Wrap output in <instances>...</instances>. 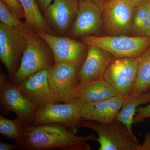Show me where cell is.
<instances>
[{
    "mask_svg": "<svg viewBox=\"0 0 150 150\" xmlns=\"http://www.w3.org/2000/svg\"><path fill=\"white\" fill-rule=\"evenodd\" d=\"M88 141L96 142V135L79 137L62 124L51 123L27 124L22 137L14 143L21 150H90Z\"/></svg>",
    "mask_w": 150,
    "mask_h": 150,
    "instance_id": "1",
    "label": "cell"
},
{
    "mask_svg": "<svg viewBox=\"0 0 150 150\" xmlns=\"http://www.w3.org/2000/svg\"><path fill=\"white\" fill-rule=\"evenodd\" d=\"M85 127L96 132V142L99 150H139L141 144L134 134L118 121L101 123L91 120H81L80 128Z\"/></svg>",
    "mask_w": 150,
    "mask_h": 150,
    "instance_id": "2",
    "label": "cell"
},
{
    "mask_svg": "<svg viewBox=\"0 0 150 150\" xmlns=\"http://www.w3.org/2000/svg\"><path fill=\"white\" fill-rule=\"evenodd\" d=\"M55 64L51 49L46 42L35 33L28 43L19 66L10 81L18 84L35 73L48 70Z\"/></svg>",
    "mask_w": 150,
    "mask_h": 150,
    "instance_id": "3",
    "label": "cell"
},
{
    "mask_svg": "<svg viewBox=\"0 0 150 150\" xmlns=\"http://www.w3.org/2000/svg\"><path fill=\"white\" fill-rule=\"evenodd\" d=\"M35 33L28 26L8 27L0 23V59L9 75L13 77L28 43Z\"/></svg>",
    "mask_w": 150,
    "mask_h": 150,
    "instance_id": "4",
    "label": "cell"
},
{
    "mask_svg": "<svg viewBox=\"0 0 150 150\" xmlns=\"http://www.w3.org/2000/svg\"><path fill=\"white\" fill-rule=\"evenodd\" d=\"M81 38L87 46L102 48L115 58H138L150 46V36H148L88 35Z\"/></svg>",
    "mask_w": 150,
    "mask_h": 150,
    "instance_id": "5",
    "label": "cell"
},
{
    "mask_svg": "<svg viewBox=\"0 0 150 150\" xmlns=\"http://www.w3.org/2000/svg\"><path fill=\"white\" fill-rule=\"evenodd\" d=\"M79 69L62 63L55 64L48 69V84L54 103H68L78 98Z\"/></svg>",
    "mask_w": 150,
    "mask_h": 150,
    "instance_id": "6",
    "label": "cell"
},
{
    "mask_svg": "<svg viewBox=\"0 0 150 150\" xmlns=\"http://www.w3.org/2000/svg\"><path fill=\"white\" fill-rule=\"evenodd\" d=\"M84 103L83 100L77 98L68 103H51L36 111L30 125L59 123L76 134L80 128L81 110Z\"/></svg>",
    "mask_w": 150,
    "mask_h": 150,
    "instance_id": "7",
    "label": "cell"
},
{
    "mask_svg": "<svg viewBox=\"0 0 150 150\" xmlns=\"http://www.w3.org/2000/svg\"><path fill=\"white\" fill-rule=\"evenodd\" d=\"M138 58H114L108 67L103 79L120 96H130L137 79Z\"/></svg>",
    "mask_w": 150,
    "mask_h": 150,
    "instance_id": "8",
    "label": "cell"
},
{
    "mask_svg": "<svg viewBox=\"0 0 150 150\" xmlns=\"http://www.w3.org/2000/svg\"><path fill=\"white\" fill-rule=\"evenodd\" d=\"M51 49L56 64H67L80 69L85 59L87 49L83 42L67 37H60L43 31L36 33Z\"/></svg>",
    "mask_w": 150,
    "mask_h": 150,
    "instance_id": "9",
    "label": "cell"
},
{
    "mask_svg": "<svg viewBox=\"0 0 150 150\" xmlns=\"http://www.w3.org/2000/svg\"><path fill=\"white\" fill-rule=\"evenodd\" d=\"M134 7L125 0H109L103 6L105 29L111 35H125L132 31Z\"/></svg>",
    "mask_w": 150,
    "mask_h": 150,
    "instance_id": "10",
    "label": "cell"
},
{
    "mask_svg": "<svg viewBox=\"0 0 150 150\" xmlns=\"http://www.w3.org/2000/svg\"><path fill=\"white\" fill-rule=\"evenodd\" d=\"M1 111L3 114L13 112L28 125H30L36 113L33 105L21 93L17 85L9 80L0 91Z\"/></svg>",
    "mask_w": 150,
    "mask_h": 150,
    "instance_id": "11",
    "label": "cell"
},
{
    "mask_svg": "<svg viewBox=\"0 0 150 150\" xmlns=\"http://www.w3.org/2000/svg\"><path fill=\"white\" fill-rule=\"evenodd\" d=\"M17 85L36 111L54 103L48 84V70L35 73Z\"/></svg>",
    "mask_w": 150,
    "mask_h": 150,
    "instance_id": "12",
    "label": "cell"
},
{
    "mask_svg": "<svg viewBox=\"0 0 150 150\" xmlns=\"http://www.w3.org/2000/svg\"><path fill=\"white\" fill-rule=\"evenodd\" d=\"M102 8L92 2H79L77 14L70 30L71 35L82 37L99 33L103 23Z\"/></svg>",
    "mask_w": 150,
    "mask_h": 150,
    "instance_id": "13",
    "label": "cell"
},
{
    "mask_svg": "<svg viewBox=\"0 0 150 150\" xmlns=\"http://www.w3.org/2000/svg\"><path fill=\"white\" fill-rule=\"evenodd\" d=\"M124 98L120 95L93 102L84 103L81 110V120L108 123L116 119Z\"/></svg>",
    "mask_w": 150,
    "mask_h": 150,
    "instance_id": "14",
    "label": "cell"
},
{
    "mask_svg": "<svg viewBox=\"0 0 150 150\" xmlns=\"http://www.w3.org/2000/svg\"><path fill=\"white\" fill-rule=\"evenodd\" d=\"M114 58L102 48L88 46L85 59L79 69L81 83L103 79L108 67Z\"/></svg>",
    "mask_w": 150,
    "mask_h": 150,
    "instance_id": "15",
    "label": "cell"
},
{
    "mask_svg": "<svg viewBox=\"0 0 150 150\" xmlns=\"http://www.w3.org/2000/svg\"><path fill=\"white\" fill-rule=\"evenodd\" d=\"M79 4L78 0H54L45 12L46 18L58 31L66 32L76 17Z\"/></svg>",
    "mask_w": 150,
    "mask_h": 150,
    "instance_id": "16",
    "label": "cell"
},
{
    "mask_svg": "<svg viewBox=\"0 0 150 150\" xmlns=\"http://www.w3.org/2000/svg\"><path fill=\"white\" fill-rule=\"evenodd\" d=\"M120 95L104 79L81 83L77 97L84 102H93Z\"/></svg>",
    "mask_w": 150,
    "mask_h": 150,
    "instance_id": "17",
    "label": "cell"
},
{
    "mask_svg": "<svg viewBox=\"0 0 150 150\" xmlns=\"http://www.w3.org/2000/svg\"><path fill=\"white\" fill-rule=\"evenodd\" d=\"M149 103H150V91L130 96L125 98L116 119L124 124L131 134H134L132 125L137 108L142 104Z\"/></svg>",
    "mask_w": 150,
    "mask_h": 150,
    "instance_id": "18",
    "label": "cell"
},
{
    "mask_svg": "<svg viewBox=\"0 0 150 150\" xmlns=\"http://www.w3.org/2000/svg\"><path fill=\"white\" fill-rule=\"evenodd\" d=\"M25 14V23L35 33L43 31L53 34V31L46 22L40 12L36 0H18Z\"/></svg>",
    "mask_w": 150,
    "mask_h": 150,
    "instance_id": "19",
    "label": "cell"
},
{
    "mask_svg": "<svg viewBox=\"0 0 150 150\" xmlns=\"http://www.w3.org/2000/svg\"><path fill=\"white\" fill-rule=\"evenodd\" d=\"M138 74L131 95L150 91V46L139 57Z\"/></svg>",
    "mask_w": 150,
    "mask_h": 150,
    "instance_id": "20",
    "label": "cell"
},
{
    "mask_svg": "<svg viewBox=\"0 0 150 150\" xmlns=\"http://www.w3.org/2000/svg\"><path fill=\"white\" fill-rule=\"evenodd\" d=\"M150 31V2L134 7L131 33L135 36H147Z\"/></svg>",
    "mask_w": 150,
    "mask_h": 150,
    "instance_id": "21",
    "label": "cell"
},
{
    "mask_svg": "<svg viewBox=\"0 0 150 150\" xmlns=\"http://www.w3.org/2000/svg\"><path fill=\"white\" fill-rule=\"evenodd\" d=\"M27 123L17 117L11 120L0 116V134L7 139L17 141L24 134Z\"/></svg>",
    "mask_w": 150,
    "mask_h": 150,
    "instance_id": "22",
    "label": "cell"
},
{
    "mask_svg": "<svg viewBox=\"0 0 150 150\" xmlns=\"http://www.w3.org/2000/svg\"><path fill=\"white\" fill-rule=\"evenodd\" d=\"M18 18L13 14L1 0H0V21L8 27L24 28L27 26L22 22Z\"/></svg>",
    "mask_w": 150,
    "mask_h": 150,
    "instance_id": "23",
    "label": "cell"
},
{
    "mask_svg": "<svg viewBox=\"0 0 150 150\" xmlns=\"http://www.w3.org/2000/svg\"><path fill=\"white\" fill-rule=\"evenodd\" d=\"M14 15L19 18H25L24 10L18 0H1Z\"/></svg>",
    "mask_w": 150,
    "mask_h": 150,
    "instance_id": "24",
    "label": "cell"
},
{
    "mask_svg": "<svg viewBox=\"0 0 150 150\" xmlns=\"http://www.w3.org/2000/svg\"><path fill=\"white\" fill-rule=\"evenodd\" d=\"M150 118V104L144 107L137 108L133 120V124L141 123L146 118Z\"/></svg>",
    "mask_w": 150,
    "mask_h": 150,
    "instance_id": "25",
    "label": "cell"
},
{
    "mask_svg": "<svg viewBox=\"0 0 150 150\" xmlns=\"http://www.w3.org/2000/svg\"><path fill=\"white\" fill-rule=\"evenodd\" d=\"M139 150H150V132L145 136L144 140L141 144Z\"/></svg>",
    "mask_w": 150,
    "mask_h": 150,
    "instance_id": "26",
    "label": "cell"
},
{
    "mask_svg": "<svg viewBox=\"0 0 150 150\" xmlns=\"http://www.w3.org/2000/svg\"><path fill=\"white\" fill-rule=\"evenodd\" d=\"M16 149H18L17 146L14 143L10 144L6 142H0V150H13Z\"/></svg>",
    "mask_w": 150,
    "mask_h": 150,
    "instance_id": "27",
    "label": "cell"
},
{
    "mask_svg": "<svg viewBox=\"0 0 150 150\" xmlns=\"http://www.w3.org/2000/svg\"><path fill=\"white\" fill-rule=\"evenodd\" d=\"M36 1L39 7L45 12L48 7L51 4L52 0H36Z\"/></svg>",
    "mask_w": 150,
    "mask_h": 150,
    "instance_id": "28",
    "label": "cell"
},
{
    "mask_svg": "<svg viewBox=\"0 0 150 150\" xmlns=\"http://www.w3.org/2000/svg\"><path fill=\"white\" fill-rule=\"evenodd\" d=\"M6 75L3 74L1 72L0 73V91L2 90L8 82Z\"/></svg>",
    "mask_w": 150,
    "mask_h": 150,
    "instance_id": "29",
    "label": "cell"
},
{
    "mask_svg": "<svg viewBox=\"0 0 150 150\" xmlns=\"http://www.w3.org/2000/svg\"><path fill=\"white\" fill-rule=\"evenodd\" d=\"M133 6H137L145 3L147 2L149 0H125Z\"/></svg>",
    "mask_w": 150,
    "mask_h": 150,
    "instance_id": "30",
    "label": "cell"
},
{
    "mask_svg": "<svg viewBox=\"0 0 150 150\" xmlns=\"http://www.w3.org/2000/svg\"><path fill=\"white\" fill-rule=\"evenodd\" d=\"M79 2L81 1H90L95 3L103 7L107 2L109 0H78Z\"/></svg>",
    "mask_w": 150,
    "mask_h": 150,
    "instance_id": "31",
    "label": "cell"
},
{
    "mask_svg": "<svg viewBox=\"0 0 150 150\" xmlns=\"http://www.w3.org/2000/svg\"><path fill=\"white\" fill-rule=\"evenodd\" d=\"M147 36H150V31H149V33H148Z\"/></svg>",
    "mask_w": 150,
    "mask_h": 150,
    "instance_id": "32",
    "label": "cell"
},
{
    "mask_svg": "<svg viewBox=\"0 0 150 150\" xmlns=\"http://www.w3.org/2000/svg\"><path fill=\"white\" fill-rule=\"evenodd\" d=\"M149 2H150V0H149Z\"/></svg>",
    "mask_w": 150,
    "mask_h": 150,
    "instance_id": "33",
    "label": "cell"
},
{
    "mask_svg": "<svg viewBox=\"0 0 150 150\" xmlns=\"http://www.w3.org/2000/svg\"></svg>",
    "mask_w": 150,
    "mask_h": 150,
    "instance_id": "34",
    "label": "cell"
}]
</instances>
